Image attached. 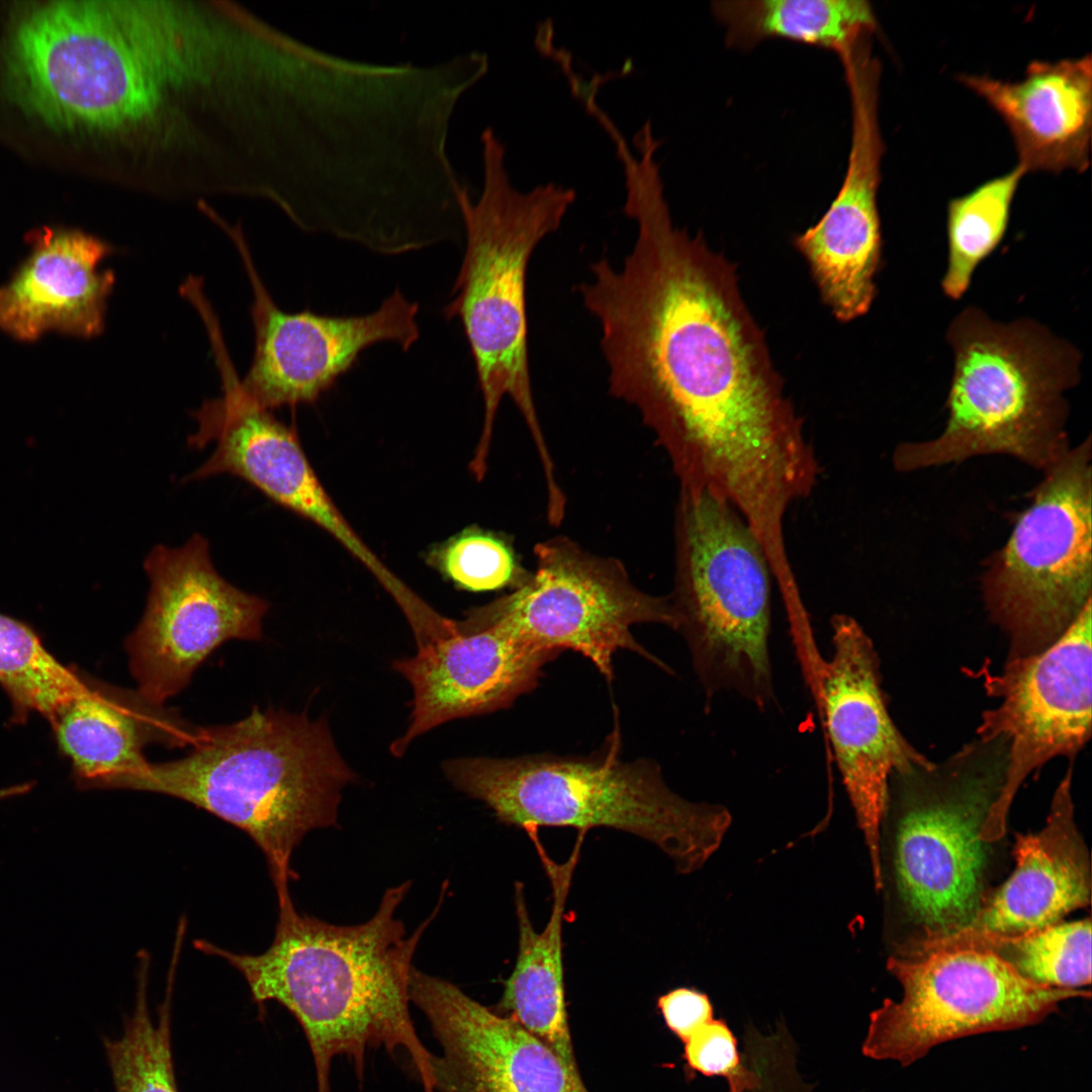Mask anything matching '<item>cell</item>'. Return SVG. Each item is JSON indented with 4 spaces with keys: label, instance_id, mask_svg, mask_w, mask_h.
I'll return each instance as SVG.
<instances>
[{
    "label": "cell",
    "instance_id": "cell-1",
    "mask_svg": "<svg viewBox=\"0 0 1092 1092\" xmlns=\"http://www.w3.org/2000/svg\"><path fill=\"white\" fill-rule=\"evenodd\" d=\"M635 221L622 266L602 258L576 287L601 327L609 392L639 413L679 489L771 526L812 493L821 469L734 268L667 209Z\"/></svg>",
    "mask_w": 1092,
    "mask_h": 1092
},
{
    "label": "cell",
    "instance_id": "cell-2",
    "mask_svg": "<svg viewBox=\"0 0 1092 1092\" xmlns=\"http://www.w3.org/2000/svg\"><path fill=\"white\" fill-rule=\"evenodd\" d=\"M279 81L261 21L221 1H110L97 148L116 180L247 193L275 140Z\"/></svg>",
    "mask_w": 1092,
    "mask_h": 1092
},
{
    "label": "cell",
    "instance_id": "cell-3",
    "mask_svg": "<svg viewBox=\"0 0 1092 1092\" xmlns=\"http://www.w3.org/2000/svg\"><path fill=\"white\" fill-rule=\"evenodd\" d=\"M411 883L385 891L367 921L335 925L279 903L274 939L260 954L234 952L198 939L200 951L223 959L245 978L253 999L276 1001L298 1020L313 1057L317 1092L330 1091L334 1058L353 1061L359 1076L366 1052L404 1050L424 1092H436L432 1055L410 1014V978L419 941L440 903L413 934L396 917Z\"/></svg>",
    "mask_w": 1092,
    "mask_h": 1092
},
{
    "label": "cell",
    "instance_id": "cell-4",
    "mask_svg": "<svg viewBox=\"0 0 1092 1092\" xmlns=\"http://www.w3.org/2000/svg\"><path fill=\"white\" fill-rule=\"evenodd\" d=\"M191 746L183 758L148 761L119 788L181 799L242 829L265 855L277 901L291 898L294 849L310 831L337 825L342 792L355 779L327 721L256 709L198 728Z\"/></svg>",
    "mask_w": 1092,
    "mask_h": 1092
},
{
    "label": "cell",
    "instance_id": "cell-5",
    "mask_svg": "<svg viewBox=\"0 0 1092 1092\" xmlns=\"http://www.w3.org/2000/svg\"><path fill=\"white\" fill-rule=\"evenodd\" d=\"M621 748L616 721L603 748L588 756L466 757L446 761L444 770L507 825L621 830L657 846L678 873L699 871L730 828L729 810L682 798L655 761L625 760Z\"/></svg>",
    "mask_w": 1092,
    "mask_h": 1092
},
{
    "label": "cell",
    "instance_id": "cell-6",
    "mask_svg": "<svg viewBox=\"0 0 1092 1092\" xmlns=\"http://www.w3.org/2000/svg\"><path fill=\"white\" fill-rule=\"evenodd\" d=\"M483 188L473 202L458 184L455 198L466 247L446 306L463 327L483 400V424L474 459L487 461L500 401L510 397L535 443L540 460L550 457L532 390L527 314V270L540 242L556 232L575 190L548 182L515 188L505 166L506 148L491 128L481 135Z\"/></svg>",
    "mask_w": 1092,
    "mask_h": 1092
},
{
    "label": "cell",
    "instance_id": "cell-7",
    "mask_svg": "<svg viewBox=\"0 0 1092 1092\" xmlns=\"http://www.w3.org/2000/svg\"><path fill=\"white\" fill-rule=\"evenodd\" d=\"M946 339L953 372L942 433L897 446L893 463L908 472L968 458L1005 454L1042 471L1071 447L1066 392L1079 380L1081 357L1066 340L1027 318L999 323L969 306Z\"/></svg>",
    "mask_w": 1092,
    "mask_h": 1092
},
{
    "label": "cell",
    "instance_id": "cell-8",
    "mask_svg": "<svg viewBox=\"0 0 1092 1092\" xmlns=\"http://www.w3.org/2000/svg\"><path fill=\"white\" fill-rule=\"evenodd\" d=\"M668 596L706 699L775 700L769 654L774 577L759 541L726 502L679 489Z\"/></svg>",
    "mask_w": 1092,
    "mask_h": 1092
},
{
    "label": "cell",
    "instance_id": "cell-9",
    "mask_svg": "<svg viewBox=\"0 0 1092 1092\" xmlns=\"http://www.w3.org/2000/svg\"><path fill=\"white\" fill-rule=\"evenodd\" d=\"M1007 752L1001 738L977 737L944 760L889 778L897 891L926 935L965 926L981 906V829L1003 787Z\"/></svg>",
    "mask_w": 1092,
    "mask_h": 1092
},
{
    "label": "cell",
    "instance_id": "cell-10",
    "mask_svg": "<svg viewBox=\"0 0 1092 1092\" xmlns=\"http://www.w3.org/2000/svg\"><path fill=\"white\" fill-rule=\"evenodd\" d=\"M1091 439L1070 448L1030 494L982 592L1009 641L1007 659L1053 645L1091 602Z\"/></svg>",
    "mask_w": 1092,
    "mask_h": 1092
},
{
    "label": "cell",
    "instance_id": "cell-11",
    "mask_svg": "<svg viewBox=\"0 0 1092 1092\" xmlns=\"http://www.w3.org/2000/svg\"><path fill=\"white\" fill-rule=\"evenodd\" d=\"M534 555L535 570L521 585L472 610L465 621L495 626L533 649L575 651L608 681L614 679L620 650L669 670L632 634L633 626L648 623L676 631L669 597L641 590L621 561L584 550L567 537L538 543Z\"/></svg>",
    "mask_w": 1092,
    "mask_h": 1092
},
{
    "label": "cell",
    "instance_id": "cell-12",
    "mask_svg": "<svg viewBox=\"0 0 1092 1092\" xmlns=\"http://www.w3.org/2000/svg\"><path fill=\"white\" fill-rule=\"evenodd\" d=\"M887 968L903 994L871 1013L861 1051L902 1066L944 1041L1033 1025L1060 1002L1090 997V991L1035 984L985 948L915 949L908 958L890 957Z\"/></svg>",
    "mask_w": 1092,
    "mask_h": 1092
},
{
    "label": "cell",
    "instance_id": "cell-13",
    "mask_svg": "<svg viewBox=\"0 0 1092 1092\" xmlns=\"http://www.w3.org/2000/svg\"><path fill=\"white\" fill-rule=\"evenodd\" d=\"M144 568L147 606L125 648L138 693L163 706L221 643L258 639L269 605L226 581L198 534L181 547L156 546Z\"/></svg>",
    "mask_w": 1092,
    "mask_h": 1092
},
{
    "label": "cell",
    "instance_id": "cell-14",
    "mask_svg": "<svg viewBox=\"0 0 1092 1092\" xmlns=\"http://www.w3.org/2000/svg\"><path fill=\"white\" fill-rule=\"evenodd\" d=\"M1091 602L1071 627L1042 652L1007 659L985 669L984 688L998 704L984 711L978 737L1001 738L1008 748L1005 781L991 806L981 838H1000L1017 791L1048 761H1073L1091 736Z\"/></svg>",
    "mask_w": 1092,
    "mask_h": 1092
},
{
    "label": "cell",
    "instance_id": "cell-15",
    "mask_svg": "<svg viewBox=\"0 0 1092 1092\" xmlns=\"http://www.w3.org/2000/svg\"><path fill=\"white\" fill-rule=\"evenodd\" d=\"M222 383V395L195 411L194 448L214 443L210 457L187 479L217 474L244 479L274 503L312 522L333 536L384 586L395 574L353 530L326 491L292 429L245 390L229 357L221 333L209 335Z\"/></svg>",
    "mask_w": 1092,
    "mask_h": 1092
},
{
    "label": "cell",
    "instance_id": "cell-16",
    "mask_svg": "<svg viewBox=\"0 0 1092 1092\" xmlns=\"http://www.w3.org/2000/svg\"><path fill=\"white\" fill-rule=\"evenodd\" d=\"M232 238L253 289L251 316L255 351L242 381L247 393L271 411L312 402L357 360L362 351L380 342L404 350L418 341L419 306L399 290L368 314L330 316L304 310H281L266 290L239 228L217 220Z\"/></svg>",
    "mask_w": 1092,
    "mask_h": 1092
},
{
    "label": "cell",
    "instance_id": "cell-17",
    "mask_svg": "<svg viewBox=\"0 0 1092 1092\" xmlns=\"http://www.w3.org/2000/svg\"><path fill=\"white\" fill-rule=\"evenodd\" d=\"M832 655L817 682L835 762L882 890V824L893 771L931 761L900 732L888 710L874 643L852 617L833 615Z\"/></svg>",
    "mask_w": 1092,
    "mask_h": 1092
},
{
    "label": "cell",
    "instance_id": "cell-18",
    "mask_svg": "<svg viewBox=\"0 0 1092 1092\" xmlns=\"http://www.w3.org/2000/svg\"><path fill=\"white\" fill-rule=\"evenodd\" d=\"M410 1000L442 1048L436 1092H588L544 1042L453 983L414 967Z\"/></svg>",
    "mask_w": 1092,
    "mask_h": 1092
},
{
    "label": "cell",
    "instance_id": "cell-19",
    "mask_svg": "<svg viewBox=\"0 0 1092 1092\" xmlns=\"http://www.w3.org/2000/svg\"><path fill=\"white\" fill-rule=\"evenodd\" d=\"M418 643L415 656L393 663L414 693L407 730L391 744L396 756L442 723L511 706L558 655L524 645L495 626L466 621L449 620Z\"/></svg>",
    "mask_w": 1092,
    "mask_h": 1092
},
{
    "label": "cell",
    "instance_id": "cell-20",
    "mask_svg": "<svg viewBox=\"0 0 1092 1092\" xmlns=\"http://www.w3.org/2000/svg\"><path fill=\"white\" fill-rule=\"evenodd\" d=\"M878 107H851V145L842 185L821 219L795 239L822 298L842 322L870 309L882 247L878 189L884 143Z\"/></svg>",
    "mask_w": 1092,
    "mask_h": 1092
},
{
    "label": "cell",
    "instance_id": "cell-21",
    "mask_svg": "<svg viewBox=\"0 0 1092 1092\" xmlns=\"http://www.w3.org/2000/svg\"><path fill=\"white\" fill-rule=\"evenodd\" d=\"M1072 779L1073 761L1054 793L1044 826L1034 834L1016 835V868L1010 878L968 924L927 935L928 941L1020 935L1061 922L1090 904V856L1074 819Z\"/></svg>",
    "mask_w": 1092,
    "mask_h": 1092
},
{
    "label": "cell",
    "instance_id": "cell-22",
    "mask_svg": "<svg viewBox=\"0 0 1092 1092\" xmlns=\"http://www.w3.org/2000/svg\"><path fill=\"white\" fill-rule=\"evenodd\" d=\"M31 252L0 287V330L22 341L49 331L99 335L115 275L99 271L110 244L77 230L43 228L29 235Z\"/></svg>",
    "mask_w": 1092,
    "mask_h": 1092
},
{
    "label": "cell",
    "instance_id": "cell-23",
    "mask_svg": "<svg viewBox=\"0 0 1092 1092\" xmlns=\"http://www.w3.org/2000/svg\"><path fill=\"white\" fill-rule=\"evenodd\" d=\"M960 81L1003 119L1028 172L1082 173L1090 163L1092 58L1034 60L1022 79L961 74Z\"/></svg>",
    "mask_w": 1092,
    "mask_h": 1092
},
{
    "label": "cell",
    "instance_id": "cell-24",
    "mask_svg": "<svg viewBox=\"0 0 1092 1092\" xmlns=\"http://www.w3.org/2000/svg\"><path fill=\"white\" fill-rule=\"evenodd\" d=\"M84 788H119L148 761V744L192 745L198 728L138 692L89 684L51 723Z\"/></svg>",
    "mask_w": 1092,
    "mask_h": 1092
},
{
    "label": "cell",
    "instance_id": "cell-25",
    "mask_svg": "<svg viewBox=\"0 0 1092 1092\" xmlns=\"http://www.w3.org/2000/svg\"><path fill=\"white\" fill-rule=\"evenodd\" d=\"M538 831L527 835L535 846L551 886V912L542 931L529 916L524 885L515 884L518 951L498 1004L504 1014L544 1042L573 1073L579 1074L569 1031L562 954V927L573 872L585 833L578 832L568 858L556 862Z\"/></svg>",
    "mask_w": 1092,
    "mask_h": 1092
},
{
    "label": "cell",
    "instance_id": "cell-26",
    "mask_svg": "<svg viewBox=\"0 0 1092 1092\" xmlns=\"http://www.w3.org/2000/svg\"><path fill=\"white\" fill-rule=\"evenodd\" d=\"M712 11L726 29L727 43L744 50L780 37L838 55L878 27L874 10L864 0L715 1Z\"/></svg>",
    "mask_w": 1092,
    "mask_h": 1092
},
{
    "label": "cell",
    "instance_id": "cell-27",
    "mask_svg": "<svg viewBox=\"0 0 1092 1092\" xmlns=\"http://www.w3.org/2000/svg\"><path fill=\"white\" fill-rule=\"evenodd\" d=\"M1025 172L1012 170L947 204V267L941 281L952 299L968 290L977 266L997 247L1008 225L1013 198Z\"/></svg>",
    "mask_w": 1092,
    "mask_h": 1092
},
{
    "label": "cell",
    "instance_id": "cell-28",
    "mask_svg": "<svg viewBox=\"0 0 1092 1092\" xmlns=\"http://www.w3.org/2000/svg\"><path fill=\"white\" fill-rule=\"evenodd\" d=\"M991 950L1025 979L1042 986L1078 989L1091 983L1090 919L1046 926L1014 936H982L932 943L930 948Z\"/></svg>",
    "mask_w": 1092,
    "mask_h": 1092
},
{
    "label": "cell",
    "instance_id": "cell-29",
    "mask_svg": "<svg viewBox=\"0 0 1092 1092\" xmlns=\"http://www.w3.org/2000/svg\"><path fill=\"white\" fill-rule=\"evenodd\" d=\"M0 685L17 720L36 712L52 723L89 681L59 662L27 625L0 614Z\"/></svg>",
    "mask_w": 1092,
    "mask_h": 1092
},
{
    "label": "cell",
    "instance_id": "cell-30",
    "mask_svg": "<svg viewBox=\"0 0 1092 1092\" xmlns=\"http://www.w3.org/2000/svg\"><path fill=\"white\" fill-rule=\"evenodd\" d=\"M143 959L133 1013L120 1037L104 1040L115 1092H178L171 1051V993L154 1022L147 996L148 956Z\"/></svg>",
    "mask_w": 1092,
    "mask_h": 1092
},
{
    "label": "cell",
    "instance_id": "cell-31",
    "mask_svg": "<svg viewBox=\"0 0 1092 1092\" xmlns=\"http://www.w3.org/2000/svg\"><path fill=\"white\" fill-rule=\"evenodd\" d=\"M429 563L458 588L485 593L521 585L529 575L502 534L466 528L433 549Z\"/></svg>",
    "mask_w": 1092,
    "mask_h": 1092
},
{
    "label": "cell",
    "instance_id": "cell-32",
    "mask_svg": "<svg viewBox=\"0 0 1092 1092\" xmlns=\"http://www.w3.org/2000/svg\"><path fill=\"white\" fill-rule=\"evenodd\" d=\"M796 1043L783 1024L763 1033L747 1027L741 1058L753 1071L743 1092H811L797 1069Z\"/></svg>",
    "mask_w": 1092,
    "mask_h": 1092
},
{
    "label": "cell",
    "instance_id": "cell-33",
    "mask_svg": "<svg viewBox=\"0 0 1092 1092\" xmlns=\"http://www.w3.org/2000/svg\"><path fill=\"white\" fill-rule=\"evenodd\" d=\"M688 1066L705 1076L726 1079L730 1092H743L753 1078V1071L737 1050L732 1031L722 1019L713 1018L685 1042Z\"/></svg>",
    "mask_w": 1092,
    "mask_h": 1092
},
{
    "label": "cell",
    "instance_id": "cell-34",
    "mask_svg": "<svg viewBox=\"0 0 1092 1092\" xmlns=\"http://www.w3.org/2000/svg\"><path fill=\"white\" fill-rule=\"evenodd\" d=\"M657 1007L667 1027L684 1042L714 1018L709 997L694 988L670 990L657 999Z\"/></svg>",
    "mask_w": 1092,
    "mask_h": 1092
},
{
    "label": "cell",
    "instance_id": "cell-35",
    "mask_svg": "<svg viewBox=\"0 0 1092 1092\" xmlns=\"http://www.w3.org/2000/svg\"><path fill=\"white\" fill-rule=\"evenodd\" d=\"M644 128H649V129H651V127H650V125H649V124H645V125H644V126H643V127L641 128V130H642V129H644ZM641 130H640V131H641ZM638 133H639V132H638ZM625 149H628V148H625ZM625 149L621 150V151H620V152H619L618 154H620L621 152H623V151H624Z\"/></svg>",
    "mask_w": 1092,
    "mask_h": 1092
}]
</instances>
